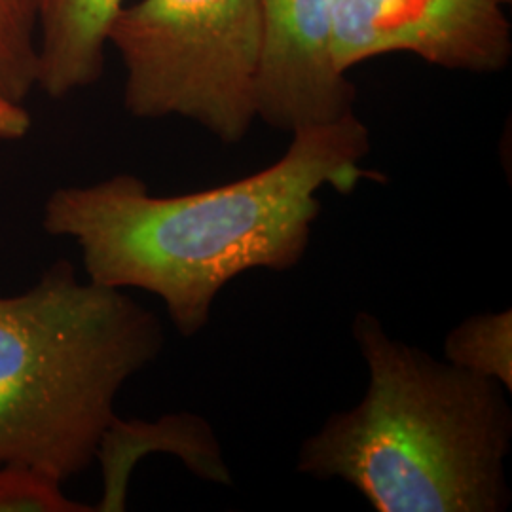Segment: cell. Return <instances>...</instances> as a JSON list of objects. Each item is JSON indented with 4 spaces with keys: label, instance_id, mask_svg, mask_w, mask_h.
Returning a JSON list of instances; mask_svg holds the SVG:
<instances>
[{
    "label": "cell",
    "instance_id": "cell-2",
    "mask_svg": "<svg viewBox=\"0 0 512 512\" xmlns=\"http://www.w3.org/2000/svg\"><path fill=\"white\" fill-rule=\"evenodd\" d=\"M365 395L302 442L296 471L344 480L378 512H503L512 492L511 391L391 338L359 311Z\"/></svg>",
    "mask_w": 512,
    "mask_h": 512
},
{
    "label": "cell",
    "instance_id": "cell-4",
    "mask_svg": "<svg viewBox=\"0 0 512 512\" xmlns=\"http://www.w3.org/2000/svg\"><path fill=\"white\" fill-rule=\"evenodd\" d=\"M109 44L124 63V105L135 118H186L226 145L251 131L258 0H139L120 10Z\"/></svg>",
    "mask_w": 512,
    "mask_h": 512
},
{
    "label": "cell",
    "instance_id": "cell-3",
    "mask_svg": "<svg viewBox=\"0 0 512 512\" xmlns=\"http://www.w3.org/2000/svg\"><path fill=\"white\" fill-rule=\"evenodd\" d=\"M160 317L57 260L0 296V463L67 482L84 473L129 380L164 351Z\"/></svg>",
    "mask_w": 512,
    "mask_h": 512
},
{
    "label": "cell",
    "instance_id": "cell-1",
    "mask_svg": "<svg viewBox=\"0 0 512 512\" xmlns=\"http://www.w3.org/2000/svg\"><path fill=\"white\" fill-rule=\"evenodd\" d=\"M370 131L346 116L298 129L287 152L234 183L154 196L135 175L61 186L42 228L73 239L93 283L145 291L164 302L183 338L200 334L220 291L245 272H291L310 249L319 192L351 194L368 179Z\"/></svg>",
    "mask_w": 512,
    "mask_h": 512
},
{
    "label": "cell",
    "instance_id": "cell-7",
    "mask_svg": "<svg viewBox=\"0 0 512 512\" xmlns=\"http://www.w3.org/2000/svg\"><path fill=\"white\" fill-rule=\"evenodd\" d=\"M152 452H169L183 459L184 465L200 478L232 484V475L224 463L219 440L211 425L194 414L165 416L156 423L133 420L114 421L101 440L97 459L103 467L105 490L95 511L126 509L128 480L139 458Z\"/></svg>",
    "mask_w": 512,
    "mask_h": 512
},
{
    "label": "cell",
    "instance_id": "cell-10",
    "mask_svg": "<svg viewBox=\"0 0 512 512\" xmlns=\"http://www.w3.org/2000/svg\"><path fill=\"white\" fill-rule=\"evenodd\" d=\"M37 78V0H0V93L23 105Z\"/></svg>",
    "mask_w": 512,
    "mask_h": 512
},
{
    "label": "cell",
    "instance_id": "cell-13",
    "mask_svg": "<svg viewBox=\"0 0 512 512\" xmlns=\"http://www.w3.org/2000/svg\"><path fill=\"white\" fill-rule=\"evenodd\" d=\"M499 2H501V4H507V2H511V0H499Z\"/></svg>",
    "mask_w": 512,
    "mask_h": 512
},
{
    "label": "cell",
    "instance_id": "cell-11",
    "mask_svg": "<svg viewBox=\"0 0 512 512\" xmlns=\"http://www.w3.org/2000/svg\"><path fill=\"white\" fill-rule=\"evenodd\" d=\"M93 512L63 492V482L33 469L0 463V512Z\"/></svg>",
    "mask_w": 512,
    "mask_h": 512
},
{
    "label": "cell",
    "instance_id": "cell-12",
    "mask_svg": "<svg viewBox=\"0 0 512 512\" xmlns=\"http://www.w3.org/2000/svg\"><path fill=\"white\" fill-rule=\"evenodd\" d=\"M33 128V118L23 105L0 93V141H21Z\"/></svg>",
    "mask_w": 512,
    "mask_h": 512
},
{
    "label": "cell",
    "instance_id": "cell-5",
    "mask_svg": "<svg viewBox=\"0 0 512 512\" xmlns=\"http://www.w3.org/2000/svg\"><path fill=\"white\" fill-rule=\"evenodd\" d=\"M499 0H340L332 55L340 73L378 55L406 52L452 71L497 73L512 55Z\"/></svg>",
    "mask_w": 512,
    "mask_h": 512
},
{
    "label": "cell",
    "instance_id": "cell-6",
    "mask_svg": "<svg viewBox=\"0 0 512 512\" xmlns=\"http://www.w3.org/2000/svg\"><path fill=\"white\" fill-rule=\"evenodd\" d=\"M258 6L256 118L294 133L353 112L355 88L332 55L340 0H258Z\"/></svg>",
    "mask_w": 512,
    "mask_h": 512
},
{
    "label": "cell",
    "instance_id": "cell-9",
    "mask_svg": "<svg viewBox=\"0 0 512 512\" xmlns=\"http://www.w3.org/2000/svg\"><path fill=\"white\" fill-rule=\"evenodd\" d=\"M444 361L512 391V310L467 317L444 338Z\"/></svg>",
    "mask_w": 512,
    "mask_h": 512
},
{
    "label": "cell",
    "instance_id": "cell-8",
    "mask_svg": "<svg viewBox=\"0 0 512 512\" xmlns=\"http://www.w3.org/2000/svg\"><path fill=\"white\" fill-rule=\"evenodd\" d=\"M124 6L126 0H37V88L63 99L95 84Z\"/></svg>",
    "mask_w": 512,
    "mask_h": 512
}]
</instances>
